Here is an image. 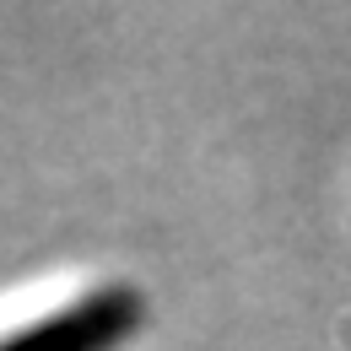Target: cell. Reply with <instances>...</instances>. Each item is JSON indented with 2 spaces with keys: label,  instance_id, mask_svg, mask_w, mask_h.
I'll list each match as a JSON object with an SVG mask.
<instances>
[{
  "label": "cell",
  "instance_id": "obj_1",
  "mask_svg": "<svg viewBox=\"0 0 351 351\" xmlns=\"http://www.w3.org/2000/svg\"><path fill=\"white\" fill-rule=\"evenodd\" d=\"M141 319H146V298L125 281H108V287H92L87 298L0 335V351H119L141 330Z\"/></svg>",
  "mask_w": 351,
  "mask_h": 351
}]
</instances>
